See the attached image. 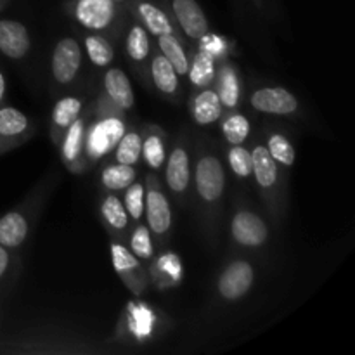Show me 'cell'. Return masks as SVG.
Listing matches in <instances>:
<instances>
[{
  "mask_svg": "<svg viewBox=\"0 0 355 355\" xmlns=\"http://www.w3.org/2000/svg\"><path fill=\"white\" fill-rule=\"evenodd\" d=\"M225 191L227 170L224 156L211 139L200 135L193 148L191 200L194 201L201 229L210 243L218 239Z\"/></svg>",
  "mask_w": 355,
  "mask_h": 355,
  "instance_id": "6da1fadb",
  "label": "cell"
},
{
  "mask_svg": "<svg viewBox=\"0 0 355 355\" xmlns=\"http://www.w3.org/2000/svg\"><path fill=\"white\" fill-rule=\"evenodd\" d=\"M128 128L125 111L114 106L103 92L90 104V116L85 130V162L94 166L113 153L118 141Z\"/></svg>",
  "mask_w": 355,
  "mask_h": 355,
  "instance_id": "7a4b0ae2",
  "label": "cell"
},
{
  "mask_svg": "<svg viewBox=\"0 0 355 355\" xmlns=\"http://www.w3.org/2000/svg\"><path fill=\"white\" fill-rule=\"evenodd\" d=\"M250 153H252V179L255 180L257 189H259L260 198L266 203L270 217L279 222L286 211V170L281 168L274 162L263 142L257 141Z\"/></svg>",
  "mask_w": 355,
  "mask_h": 355,
  "instance_id": "3957f363",
  "label": "cell"
},
{
  "mask_svg": "<svg viewBox=\"0 0 355 355\" xmlns=\"http://www.w3.org/2000/svg\"><path fill=\"white\" fill-rule=\"evenodd\" d=\"M64 10L80 28L106 37L123 30L128 19L127 6L114 0H66Z\"/></svg>",
  "mask_w": 355,
  "mask_h": 355,
  "instance_id": "277c9868",
  "label": "cell"
},
{
  "mask_svg": "<svg viewBox=\"0 0 355 355\" xmlns=\"http://www.w3.org/2000/svg\"><path fill=\"white\" fill-rule=\"evenodd\" d=\"M193 148L194 142L187 132H182L175 144L166 155L165 184L168 193L179 201L180 207H186L191 201V184H193Z\"/></svg>",
  "mask_w": 355,
  "mask_h": 355,
  "instance_id": "5b68a950",
  "label": "cell"
},
{
  "mask_svg": "<svg viewBox=\"0 0 355 355\" xmlns=\"http://www.w3.org/2000/svg\"><path fill=\"white\" fill-rule=\"evenodd\" d=\"M146 187V205L144 217L146 225L153 236V241L158 246H165L170 238L173 224L172 205L168 196L162 186V180L156 177V173H149L144 179Z\"/></svg>",
  "mask_w": 355,
  "mask_h": 355,
  "instance_id": "8992f818",
  "label": "cell"
},
{
  "mask_svg": "<svg viewBox=\"0 0 355 355\" xmlns=\"http://www.w3.org/2000/svg\"><path fill=\"white\" fill-rule=\"evenodd\" d=\"M229 236H231V241L238 248L259 250L267 245L270 232L266 218L257 214L248 205L239 201V203L234 205V210H232Z\"/></svg>",
  "mask_w": 355,
  "mask_h": 355,
  "instance_id": "52a82bcc",
  "label": "cell"
},
{
  "mask_svg": "<svg viewBox=\"0 0 355 355\" xmlns=\"http://www.w3.org/2000/svg\"><path fill=\"white\" fill-rule=\"evenodd\" d=\"M110 252L114 272H116L118 277L123 281L125 286H127L135 297L144 295L149 283H151V276H149V270L146 269V263L142 262V260H139L137 257L130 252L127 243L120 241V239L111 238Z\"/></svg>",
  "mask_w": 355,
  "mask_h": 355,
  "instance_id": "ba28073f",
  "label": "cell"
},
{
  "mask_svg": "<svg viewBox=\"0 0 355 355\" xmlns=\"http://www.w3.org/2000/svg\"><path fill=\"white\" fill-rule=\"evenodd\" d=\"M90 116V106H85L78 118L73 121L64 132V135L59 141V155H61V162L64 163L66 168L71 173L82 175L89 170V165L85 162V130H87V121Z\"/></svg>",
  "mask_w": 355,
  "mask_h": 355,
  "instance_id": "9c48e42d",
  "label": "cell"
},
{
  "mask_svg": "<svg viewBox=\"0 0 355 355\" xmlns=\"http://www.w3.org/2000/svg\"><path fill=\"white\" fill-rule=\"evenodd\" d=\"M37 203L24 201L0 217V245L17 250L26 243L33 222L37 220Z\"/></svg>",
  "mask_w": 355,
  "mask_h": 355,
  "instance_id": "30bf717a",
  "label": "cell"
},
{
  "mask_svg": "<svg viewBox=\"0 0 355 355\" xmlns=\"http://www.w3.org/2000/svg\"><path fill=\"white\" fill-rule=\"evenodd\" d=\"M83 62V49L82 44L75 37L59 38L54 45L51 61L52 80L59 87H68L78 76Z\"/></svg>",
  "mask_w": 355,
  "mask_h": 355,
  "instance_id": "8fae6325",
  "label": "cell"
},
{
  "mask_svg": "<svg viewBox=\"0 0 355 355\" xmlns=\"http://www.w3.org/2000/svg\"><path fill=\"white\" fill-rule=\"evenodd\" d=\"M255 284V267L245 259L231 260L217 279V295L224 302H238Z\"/></svg>",
  "mask_w": 355,
  "mask_h": 355,
  "instance_id": "7c38bea8",
  "label": "cell"
},
{
  "mask_svg": "<svg viewBox=\"0 0 355 355\" xmlns=\"http://www.w3.org/2000/svg\"><path fill=\"white\" fill-rule=\"evenodd\" d=\"M37 132L26 113L14 106H0V156L19 148Z\"/></svg>",
  "mask_w": 355,
  "mask_h": 355,
  "instance_id": "4fadbf2b",
  "label": "cell"
},
{
  "mask_svg": "<svg viewBox=\"0 0 355 355\" xmlns=\"http://www.w3.org/2000/svg\"><path fill=\"white\" fill-rule=\"evenodd\" d=\"M125 35H123V47L125 55H127L128 62H130L132 69L137 71V75L142 80H146L149 71V59L153 54V40L149 31L139 23L135 17L128 14V19L125 23Z\"/></svg>",
  "mask_w": 355,
  "mask_h": 355,
  "instance_id": "5bb4252c",
  "label": "cell"
},
{
  "mask_svg": "<svg viewBox=\"0 0 355 355\" xmlns=\"http://www.w3.org/2000/svg\"><path fill=\"white\" fill-rule=\"evenodd\" d=\"M250 106L262 114L270 116H297L300 103L284 87H257L250 94Z\"/></svg>",
  "mask_w": 355,
  "mask_h": 355,
  "instance_id": "9a60e30c",
  "label": "cell"
},
{
  "mask_svg": "<svg viewBox=\"0 0 355 355\" xmlns=\"http://www.w3.org/2000/svg\"><path fill=\"white\" fill-rule=\"evenodd\" d=\"M166 9L186 40L198 42L210 31V23L198 0H166Z\"/></svg>",
  "mask_w": 355,
  "mask_h": 355,
  "instance_id": "2e32d148",
  "label": "cell"
},
{
  "mask_svg": "<svg viewBox=\"0 0 355 355\" xmlns=\"http://www.w3.org/2000/svg\"><path fill=\"white\" fill-rule=\"evenodd\" d=\"M127 10L155 38L162 35H177L175 23L165 3L156 0H130L127 3Z\"/></svg>",
  "mask_w": 355,
  "mask_h": 355,
  "instance_id": "e0dca14e",
  "label": "cell"
},
{
  "mask_svg": "<svg viewBox=\"0 0 355 355\" xmlns=\"http://www.w3.org/2000/svg\"><path fill=\"white\" fill-rule=\"evenodd\" d=\"M214 89L217 90L224 111L238 110L243 101V78L231 59L224 58L218 61L215 73Z\"/></svg>",
  "mask_w": 355,
  "mask_h": 355,
  "instance_id": "ac0fdd59",
  "label": "cell"
},
{
  "mask_svg": "<svg viewBox=\"0 0 355 355\" xmlns=\"http://www.w3.org/2000/svg\"><path fill=\"white\" fill-rule=\"evenodd\" d=\"M99 214L101 218H103L104 227L107 229L111 238L127 243V236L134 224H132L130 217H128L127 210H125L123 201L120 200L116 193L106 191L103 194L99 203Z\"/></svg>",
  "mask_w": 355,
  "mask_h": 355,
  "instance_id": "d6986e66",
  "label": "cell"
},
{
  "mask_svg": "<svg viewBox=\"0 0 355 355\" xmlns=\"http://www.w3.org/2000/svg\"><path fill=\"white\" fill-rule=\"evenodd\" d=\"M31 51V37L26 24L17 19H0V52L7 59L23 61Z\"/></svg>",
  "mask_w": 355,
  "mask_h": 355,
  "instance_id": "ffe728a7",
  "label": "cell"
},
{
  "mask_svg": "<svg viewBox=\"0 0 355 355\" xmlns=\"http://www.w3.org/2000/svg\"><path fill=\"white\" fill-rule=\"evenodd\" d=\"M189 114L198 127H210L220 120L224 114V106L214 85L196 89L189 101Z\"/></svg>",
  "mask_w": 355,
  "mask_h": 355,
  "instance_id": "44dd1931",
  "label": "cell"
},
{
  "mask_svg": "<svg viewBox=\"0 0 355 355\" xmlns=\"http://www.w3.org/2000/svg\"><path fill=\"white\" fill-rule=\"evenodd\" d=\"M149 80L155 85L162 96L168 97V99L175 101L179 99L182 89H180V76L170 64L168 59L156 49L153 51L151 59H149Z\"/></svg>",
  "mask_w": 355,
  "mask_h": 355,
  "instance_id": "7402d4cb",
  "label": "cell"
},
{
  "mask_svg": "<svg viewBox=\"0 0 355 355\" xmlns=\"http://www.w3.org/2000/svg\"><path fill=\"white\" fill-rule=\"evenodd\" d=\"M103 94L125 113L135 106V96L130 78L121 68H110L107 66L103 75Z\"/></svg>",
  "mask_w": 355,
  "mask_h": 355,
  "instance_id": "603a6c76",
  "label": "cell"
},
{
  "mask_svg": "<svg viewBox=\"0 0 355 355\" xmlns=\"http://www.w3.org/2000/svg\"><path fill=\"white\" fill-rule=\"evenodd\" d=\"M85 106L87 103L82 96H64L54 104L51 113V139L55 148L69 125L82 114Z\"/></svg>",
  "mask_w": 355,
  "mask_h": 355,
  "instance_id": "cb8c5ba5",
  "label": "cell"
},
{
  "mask_svg": "<svg viewBox=\"0 0 355 355\" xmlns=\"http://www.w3.org/2000/svg\"><path fill=\"white\" fill-rule=\"evenodd\" d=\"M166 151V132L155 125H148L142 130V153L141 159L153 170L158 172L165 165Z\"/></svg>",
  "mask_w": 355,
  "mask_h": 355,
  "instance_id": "d4e9b609",
  "label": "cell"
},
{
  "mask_svg": "<svg viewBox=\"0 0 355 355\" xmlns=\"http://www.w3.org/2000/svg\"><path fill=\"white\" fill-rule=\"evenodd\" d=\"M218 59L207 49L198 47V51L191 55L189 69H187V78L194 89H205V87L214 85L215 73H217Z\"/></svg>",
  "mask_w": 355,
  "mask_h": 355,
  "instance_id": "484cf974",
  "label": "cell"
},
{
  "mask_svg": "<svg viewBox=\"0 0 355 355\" xmlns=\"http://www.w3.org/2000/svg\"><path fill=\"white\" fill-rule=\"evenodd\" d=\"M139 177V172L135 166L123 165V163L111 162L101 168L99 182L104 191L110 193H123L132 182Z\"/></svg>",
  "mask_w": 355,
  "mask_h": 355,
  "instance_id": "4316f807",
  "label": "cell"
},
{
  "mask_svg": "<svg viewBox=\"0 0 355 355\" xmlns=\"http://www.w3.org/2000/svg\"><path fill=\"white\" fill-rule=\"evenodd\" d=\"M218 121H220V134L224 137L225 144H246L250 134H252V123H250L246 114L239 113L238 110L224 111Z\"/></svg>",
  "mask_w": 355,
  "mask_h": 355,
  "instance_id": "83f0119b",
  "label": "cell"
},
{
  "mask_svg": "<svg viewBox=\"0 0 355 355\" xmlns=\"http://www.w3.org/2000/svg\"><path fill=\"white\" fill-rule=\"evenodd\" d=\"M83 51L96 68H107L114 61V45L103 33L87 31L83 35Z\"/></svg>",
  "mask_w": 355,
  "mask_h": 355,
  "instance_id": "f1b7e54d",
  "label": "cell"
},
{
  "mask_svg": "<svg viewBox=\"0 0 355 355\" xmlns=\"http://www.w3.org/2000/svg\"><path fill=\"white\" fill-rule=\"evenodd\" d=\"M156 49L168 59V62L173 66L177 75L187 76L191 55L187 54L182 40L177 35H162V37H156Z\"/></svg>",
  "mask_w": 355,
  "mask_h": 355,
  "instance_id": "f546056e",
  "label": "cell"
},
{
  "mask_svg": "<svg viewBox=\"0 0 355 355\" xmlns=\"http://www.w3.org/2000/svg\"><path fill=\"white\" fill-rule=\"evenodd\" d=\"M266 148L281 168L288 170L297 162V149L284 132L269 130L266 134Z\"/></svg>",
  "mask_w": 355,
  "mask_h": 355,
  "instance_id": "4dcf8cb0",
  "label": "cell"
},
{
  "mask_svg": "<svg viewBox=\"0 0 355 355\" xmlns=\"http://www.w3.org/2000/svg\"><path fill=\"white\" fill-rule=\"evenodd\" d=\"M142 153V130L137 127H130L125 130L121 139L118 141L116 148L113 149V162L123 163V165L137 166L141 163Z\"/></svg>",
  "mask_w": 355,
  "mask_h": 355,
  "instance_id": "1f68e13d",
  "label": "cell"
},
{
  "mask_svg": "<svg viewBox=\"0 0 355 355\" xmlns=\"http://www.w3.org/2000/svg\"><path fill=\"white\" fill-rule=\"evenodd\" d=\"M127 243L130 252L137 257L139 260H142L144 263H149L155 260V241H153V236L149 232L148 225L137 222L135 227L132 225L130 232L127 236Z\"/></svg>",
  "mask_w": 355,
  "mask_h": 355,
  "instance_id": "d6a6232c",
  "label": "cell"
},
{
  "mask_svg": "<svg viewBox=\"0 0 355 355\" xmlns=\"http://www.w3.org/2000/svg\"><path fill=\"white\" fill-rule=\"evenodd\" d=\"M224 162L238 180L252 179V153L245 144L227 146Z\"/></svg>",
  "mask_w": 355,
  "mask_h": 355,
  "instance_id": "836d02e7",
  "label": "cell"
},
{
  "mask_svg": "<svg viewBox=\"0 0 355 355\" xmlns=\"http://www.w3.org/2000/svg\"><path fill=\"white\" fill-rule=\"evenodd\" d=\"M123 205L130 217L132 224H137L144 218V205H146V187L144 182L135 179L127 189L123 191Z\"/></svg>",
  "mask_w": 355,
  "mask_h": 355,
  "instance_id": "e575fe53",
  "label": "cell"
},
{
  "mask_svg": "<svg viewBox=\"0 0 355 355\" xmlns=\"http://www.w3.org/2000/svg\"><path fill=\"white\" fill-rule=\"evenodd\" d=\"M198 44H200L201 49H207L208 52H211L218 61L224 59L225 54H227V42H225L220 35H211L210 31H208L205 37H201L200 40H198Z\"/></svg>",
  "mask_w": 355,
  "mask_h": 355,
  "instance_id": "d590c367",
  "label": "cell"
},
{
  "mask_svg": "<svg viewBox=\"0 0 355 355\" xmlns=\"http://www.w3.org/2000/svg\"><path fill=\"white\" fill-rule=\"evenodd\" d=\"M12 253H10L9 248L0 245V286L3 284L6 277L9 276L10 267H12Z\"/></svg>",
  "mask_w": 355,
  "mask_h": 355,
  "instance_id": "8d00e7d4",
  "label": "cell"
},
{
  "mask_svg": "<svg viewBox=\"0 0 355 355\" xmlns=\"http://www.w3.org/2000/svg\"><path fill=\"white\" fill-rule=\"evenodd\" d=\"M3 99H6V76H3L2 69H0V106L3 104Z\"/></svg>",
  "mask_w": 355,
  "mask_h": 355,
  "instance_id": "74e56055",
  "label": "cell"
},
{
  "mask_svg": "<svg viewBox=\"0 0 355 355\" xmlns=\"http://www.w3.org/2000/svg\"><path fill=\"white\" fill-rule=\"evenodd\" d=\"M10 2H12V0H0V12H2V10L6 9Z\"/></svg>",
  "mask_w": 355,
  "mask_h": 355,
  "instance_id": "f35d334b",
  "label": "cell"
},
{
  "mask_svg": "<svg viewBox=\"0 0 355 355\" xmlns=\"http://www.w3.org/2000/svg\"><path fill=\"white\" fill-rule=\"evenodd\" d=\"M114 2H118V3H123V6H127V3L130 2V0H114Z\"/></svg>",
  "mask_w": 355,
  "mask_h": 355,
  "instance_id": "ab89813d",
  "label": "cell"
}]
</instances>
